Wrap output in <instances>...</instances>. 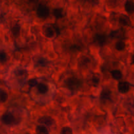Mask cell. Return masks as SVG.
Wrapping results in <instances>:
<instances>
[{"label": "cell", "instance_id": "obj_1", "mask_svg": "<svg viewBox=\"0 0 134 134\" xmlns=\"http://www.w3.org/2000/svg\"><path fill=\"white\" fill-rule=\"evenodd\" d=\"M65 84L71 90H77L82 86V81L75 77H70L65 80Z\"/></svg>", "mask_w": 134, "mask_h": 134}, {"label": "cell", "instance_id": "obj_2", "mask_svg": "<svg viewBox=\"0 0 134 134\" xmlns=\"http://www.w3.org/2000/svg\"><path fill=\"white\" fill-rule=\"evenodd\" d=\"M50 10L48 7L44 5H39L37 9V14L38 17L41 18H45L48 17L49 15Z\"/></svg>", "mask_w": 134, "mask_h": 134}, {"label": "cell", "instance_id": "obj_3", "mask_svg": "<svg viewBox=\"0 0 134 134\" xmlns=\"http://www.w3.org/2000/svg\"><path fill=\"white\" fill-rule=\"evenodd\" d=\"M38 122L40 124V125H43L44 126H51L55 122L54 120L52 117L48 116H43L39 118L37 120Z\"/></svg>", "mask_w": 134, "mask_h": 134}, {"label": "cell", "instance_id": "obj_4", "mask_svg": "<svg viewBox=\"0 0 134 134\" xmlns=\"http://www.w3.org/2000/svg\"><path fill=\"white\" fill-rule=\"evenodd\" d=\"M1 120H2L3 122L5 124H7V125H9V124H13L14 122V117L13 116V115L10 113L7 112L5 113L2 116V118H1Z\"/></svg>", "mask_w": 134, "mask_h": 134}, {"label": "cell", "instance_id": "obj_5", "mask_svg": "<svg viewBox=\"0 0 134 134\" xmlns=\"http://www.w3.org/2000/svg\"><path fill=\"white\" fill-rule=\"evenodd\" d=\"M95 42H96L99 45L103 46L107 43V36L104 34H96L94 37Z\"/></svg>", "mask_w": 134, "mask_h": 134}, {"label": "cell", "instance_id": "obj_6", "mask_svg": "<svg viewBox=\"0 0 134 134\" xmlns=\"http://www.w3.org/2000/svg\"><path fill=\"white\" fill-rule=\"evenodd\" d=\"M118 90L120 93L126 94L130 90V85L127 82H120L118 85Z\"/></svg>", "mask_w": 134, "mask_h": 134}, {"label": "cell", "instance_id": "obj_7", "mask_svg": "<svg viewBox=\"0 0 134 134\" xmlns=\"http://www.w3.org/2000/svg\"><path fill=\"white\" fill-rule=\"evenodd\" d=\"M44 35L48 38H52L54 36L55 34H55V31L54 30L53 27L51 26V24L49 26H46L45 28H44Z\"/></svg>", "mask_w": 134, "mask_h": 134}, {"label": "cell", "instance_id": "obj_8", "mask_svg": "<svg viewBox=\"0 0 134 134\" xmlns=\"http://www.w3.org/2000/svg\"><path fill=\"white\" fill-rule=\"evenodd\" d=\"M119 22H120L122 25L125 26H130L131 24L130 18L128 16L125 15V14H122V15L119 17Z\"/></svg>", "mask_w": 134, "mask_h": 134}, {"label": "cell", "instance_id": "obj_9", "mask_svg": "<svg viewBox=\"0 0 134 134\" xmlns=\"http://www.w3.org/2000/svg\"><path fill=\"white\" fill-rule=\"evenodd\" d=\"M124 7H125L126 11L129 14H132L134 13V2L133 1H126L125 5H124Z\"/></svg>", "mask_w": 134, "mask_h": 134}, {"label": "cell", "instance_id": "obj_10", "mask_svg": "<svg viewBox=\"0 0 134 134\" xmlns=\"http://www.w3.org/2000/svg\"><path fill=\"white\" fill-rule=\"evenodd\" d=\"M101 99H103V100H109V99H111V92L109 90H107V89H105L103 90L101 92Z\"/></svg>", "mask_w": 134, "mask_h": 134}, {"label": "cell", "instance_id": "obj_11", "mask_svg": "<svg viewBox=\"0 0 134 134\" xmlns=\"http://www.w3.org/2000/svg\"><path fill=\"white\" fill-rule=\"evenodd\" d=\"M110 35L113 38H123L124 36V32L122 30H117L113 31Z\"/></svg>", "mask_w": 134, "mask_h": 134}, {"label": "cell", "instance_id": "obj_12", "mask_svg": "<svg viewBox=\"0 0 134 134\" xmlns=\"http://www.w3.org/2000/svg\"><path fill=\"white\" fill-rule=\"evenodd\" d=\"M53 15L56 18H62L64 16V11L62 8H56L53 10Z\"/></svg>", "mask_w": 134, "mask_h": 134}, {"label": "cell", "instance_id": "obj_13", "mask_svg": "<svg viewBox=\"0 0 134 134\" xmlns=\"http://www.w3.org/2000/svg\"><path fill=\"white\" fill-rule=\"evenodd\" d=\"M37 90L39 93H41V94H44L48 92V87L46 84L39 83L37 85Z\"/></svg>", "mask_w": 134, "mask_h": 134}, {"label": "cell", "instance_id": "obj_14", "mask_svg": "<svg viewBox=\"0 0 134 134\" xmlns=\"http://www.w3.org/2000/svg\"><path fill=\"white\" fill-rule=\"evenodd\" d=\"M37 134H49L48 129L43 125H39L36 128Z\"/></svg>", "mask_w": 134, "mask_h": 134}, {"label": "cell", "instance_id": "obj_15", "mask_svg": "<svg viewBox=\"0 0 134 134\" xmlns=\"http://www.w3.org/2000/svg\"><path fill=\"white\" fill-rule=\"evenodd\" d=\"M111 76H112L113 78L115 80H120V79L122 77V72L118 70V69H115V70H113L111 72Z\"/></svg>", "mask_w": 134, "mask_h": 134}, {"label": "cell", "instance_id": "obj_16", "mask_svg": "<svg viewBox=\"0 0 134 134\" xmlns=\"http://www.w3.org/2000/svg\"><path fill=\"white\" fill-rule=\"evenodd\" d=\"M12 33H13V35L16 37L19 36L20 34V26L19 24H15L12 28Z\"/></svg>", "mask_w": 134, "mask_h": 134}, {"label": "cell", "instance_id": "obj_17", "mask_svg": "<svg viewBox=\"0 0 134 134\" xmlns=\"http://www.w3.org/2000/svg\"><path fill=\"white\" fill-rule=\"evenodd\" d=\"M8 99V94L5 90H0V103H5Z\"/></svg>", "mask_w": 134, "mask_h": 134}, {"label": "cell", "instance_id": "obj_18", "mask_svg": "<svg viewBox=\"0 0 134 134\" xmlns=\"http://www.w3.org/2000/svg\"><path fill=\"white\" fill-rule=\"evenodd\" d=\"M126 47V44L123 41H119L115 44V48L117 51H122L124 50Z\"/></svg>", "mask_w": 134, "mask_h": 134}, {"label": "cell", "instance_id": "obj_19", "mask_svg": "<svg viewBox=\"0 0 134 134\" xmlns=\"http://www.w3.org/2000/svg\"><path fill=\"white\" fill-rule=\"evenodd\" d=\"M60 134H73V130L68 126H65L62 128Z\"/></svg>", "mask_w": 134, "mask_h": 134}, {"label": "cell", "instance_id": "obj_20", "mask_svg": "<svg viewBox=\"0 0 134 134\" xmlns=\"http://www.w3.org/2000/svg\"><path fill=\"white\" fill-rule=\"evenodd\" d=\"M27 84L31 87H34L35 86H37V85L39 83H38L37 79H31L29 80L28 82H27Z\"/></svg>", "mask_w": 134, "mask_h": 134}, {"label": "cell", "instance_id": "obj_21", "mask_svg": "<svg viewBox=\"0 0 134 134\" xmlns=\"http://www.w3.org/2000/svg\"><path fill=\"white\" fill-rule=\"evenodd\" d=\"M92 81L94 86H98L99 83V77L97 75H94L92 78Z\"/></svg>", "mask_w": 134, "mask_h": 134}, {"label": "cell", "instance_id": "obj_22", "mask_svg": "<svg viewBox=\"0 0 134 134\" xmlns=\"http://www.w3.org/2000/svg\"><path fill=\"white\" fill-rule=\"evenodd\" d=\"M7 60V56L5 52H0V62L2 63L5 62Z\"/></svg>", "mask_w": 134, "mask_h": 134}, {"label": "cell", "instance_id": "obj_23", "mask_svg": "<svg viewBox=\"0 0 134 134\" xmlns=\"http://www.w3.org/2000/svg\"><path fill=\"white\" fill-rule=\"evenodd\" d=\"M90 62V60L88 57H82L81 58V63L82 64V65H86V64H89Z\"/></svg>", "mask_w": 134, "mask_h": 134}, {"label": "cell", "instance_id": "obj_24", "mask_svg": "<svg viewBox=\"0 0 134 134\" xmlns=\"http://www.w3.org/2000/svg\"><path fill=\"white\" fill-rule=\"evenodd\" d=\"M15 74L17 76H21L25 74V70L22 69H17L15 71Z\"/></svg>", "mask_w": 134, "mask_h": 134}, {"label": "cell", "instance_id": "obj_25", "mask_svg": "<svg viewBox=\"0 0 134 134\" xmlns=\"http://www.w3.org/2000/svg\"><path fill=\"white\" fill-rule=\"evenodd\" d=\"M37 63L41 65V66H45L46 64H47V61H46L45 59L41 58L39 59Z\"/></svg>", "mask_w": 134, "mask_h": 134}, {"label": "cell", "instance_id": "obj_26", "mask_svg": "<svg viewBox=\"0 0 134 134\" xmlns=\"http://www.w3.org/2000/svg\"><path fill=\"white\" fill-rule=\"evenodd\" d=\"M51 26H52V27H53L54 30L55 31V34H56V35H59V34H60V29L58 28V26H56V24H51Z\"/></svg>", "mask_w": 134, "mask_h": 134}, {"label": "cell", "instance_id": "obj_27", "mask_svg": "<svg viewBox=\"0 0 134 134\" xmlns=\"http://www.w3.org/2000/svg\"><path fill=\"white\" fill-rule=\"evenodd\" d=\"M131 64H134V54L132 56V61H131Z\"/></svg>", "mask_w": 134, "mask_h": 134}]
</instances>
